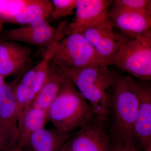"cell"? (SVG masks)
<instances>
[{
	"instance_id": "obj_1",
	"label": "cell",
	"mask_w": 151,
	"mask_h": 151,
	"mask_svg": "<svg viewBox=\"0 0 151 151\" xmlns=\"http://www.w3.org/2000/svg\"><path fill=\"white\" fill-rule=\"evenodd\" d=\"M50 66L73 83L91 105L96 121L105 125L109 120L111 96L116 73L104 65L73 69Z\"/></svg>"
},
{
	"instance_id": "obj_2",
	"label": "cell",
	"mask_w": 151,
	"mask_h": 151,
	"mask_svg": "<svg viewBox=\"0 0 151 151\" xmlns=\"http://www.w3.org/2000/svg\"><path fill=\"white\" fill-rule=\"evenodd\" d=\"M138 106L136 79L129 75L116 73L109 117L111 120L112 140L135 144L134 127Z\"/></svg>"
},
{
	"instance_id": "obj_3",
	"label": "cell",
	"mask_w": 151,
	"mask_h": 151,
	"mask_svg": "<svg viewBox=\"0 0 151 151\" xmlns=\"http://www.w3.org/2000/svg\"><path fill=\"white\" fill-rule=\"evenodd\" d=\"M47 115L48 122L63 133H71L96 120L91 105L68 78L47 110Z\"/></svg>"
},
{
	"instance_id": "obj_4",
	"label": "cell",
	"mask_w": 151,
	"mask_h": 151,
	"mask_svg": "<svg viewBox=\"0 0 151 151\" xmlns=\"http://www.w3.org/2000/svg\"><path fill=\"white\" fill-rule=\"evenodd\" d=\"M67 35L53 43L50 65L70 69L93 65L108 66L81 33Z\"/></svg>"
},
{
	"instance_id": "obj_5",
	"label": "cell",
	"mask_w": 151,
	"mask_h": 151,
	"mask_svg": "<svg viewBox=\"0 0 151 151\" xmlns=\"http://www.w3.org/2000/svg\"><path fill=\"white\" fill-rule=\"evenodd\" d=\"M111 64L139 80L151 79V32L132 38L115 55Z\"/></svg>"
},
{
	"instance_id": "obj_6",
	"label": "cell",
	"mask_w": 151,
	"mask_h": 151,
	"mask_svg": "<svg viewBox=\"0 0 151 151\" xmlns=\"http://www.w3.org/2000/svg\"><path fill=\"white\" fill-rule=\"evenodd\" d=\"M108 11L79 32L108 65L121 47L132 39L116 30L108 17Z\"/></svg>"
},
{
	"instance_id": "obj_7",
	"label": "cell",
	"mask_w": 151,
	"mask_h": 151,
	"mask_svg": "<svg viewBox=\"0 0 151 151\" xmlns=\"http://www.w3.org/2000/svg\"><path fill=\"white\" fill-rule=\"evenodd\" d=\"M67 30L65 24L60 25L56 29L46 19H39L20 27L6 30L3 32L2 37L6 41L48 47L61 39L67 33Z\"/></svg>"
},
{
	"instance_id": "obj_8",
	"label": "cell",
	"mask_w": 151,
	"mask_h": 151,
	"mask_svg": "<svg viewBox=\"0 0 151 151\" xmlns=\"http://www.w3.org/2000/svg\"><path fill=\"white\" fill-rule=\"evenodd\" d=\"M19 119L12 84L0 89V144L5 151L18 145Z\"/></svg>"
},
{
	"instance_id": "obj_9",
	"label": "cell",
	"mask_w": 151,
	"mask_h": 151,
	"mask_svg": "<svg viewBox=\"0 0 151 151\" xmlns=\"http://www.w3.org/2000/svg\"><path fill=\"white\" fill-rule=\"evenodd\" d=\"M108 17L115 28L135 38L151 32V14L129 9L113 4Z\"/></svg>"
},
{
	"instance_id": "obj_10",
	"label": "cell",
	"mask_w": 151,
	"mask_h": 151,
	"mask_svg": "<svg viewBox=\"0 0 151 151\" xmlns=\"http://www.w3.org/2000/svg\"><path fill=\"white\" fill-rule=\"evenodd\" d=\"M105 125L96 120L80 128L68 141L71 151H111L112 138Z\"/></svg>"
},
{
	"instance_id": "obj_11",
	"label": "cell",
	"mask_w": 151,
	"mask_h": 151,
	"mask_svg": "<svg viewBox=\"0 0 151 151\" xmlns=\"http://www.w3.org/2000/svg\"><path fill=\"white\" fill-rule=\"evenodd\" d=\"M32 50L14 42L0 43V75L4 78L25 72L32 63Z\"/></svg>"
},
{
	"instance_id": "obj_12",
	"label": "cell",
	"mask_w": 151,
	"mask_h": 151,
	"mask_svg": "<svg viewBox=\"0 0 151 151\" xmlns=\"http://www.w3.org/2000/svg\"><path fill=\"white\" fill-rule=\"evenodd\" d=\"M147 81L136 80L139 106L134 136L144 149L151 146V87Z\"/></svg>"
},
{
	"instance_id": "obj_13",
	"label": "cell",
	"mask_w": 151,
	"mask_h": 151,
	"mask_svg": "<svg viewBox=\"0 0 151 151\" xmlns=\"http://www.w3.org/2000/svg\"><path fill=\"white\" fill-rule=\"evenodd\" d=\"M111 0H76L74 21L68 25L67 34L79 33L92 24L108 10Z\"/></svg>"
},
{
	"instance_id": "obj_14",
	"label": "cell",
	"mask_w": 151,
	"mask_h": 151,
	"mask_svg": "<svg viewBox=\"0 0 151 151\" xmlns=\"http://www.w3.org/2000/svg\"><path fill=\"white\" fill-rule=\"evenodd\" d=\"M70 133H63L56 129L41 128L33 133L28 145L33 151H59L70 138Z\"/></svg>"
},
{
	"instance_id": "obj_15",
	"label": "cell",
	"mask_w": 151,
	"mask_h": 151,
	"mask_svg": "<svg viewBox=\"0 0 151 151\" xmlns=\"http://www.w3.org/2000/svg\"><path fill=\"white\" fill-rule=\"evenodd\" d=\"M66 79L64 75L50 65L46 81L37 95L32 107L47 111Z\"/></svg>"
},
{
	"instance_id": "obj_16",
	"label": "cell",
	"mask_w": 151,
	"mask_h": 151,
	"mask_svg": "<svg viewBox=\"0 0 151 151\" xmlns=\"http://www.w3.org/2000/svg\"><path fill=\"white\" fill-rule=\"evenodd\" d=\"M48 122L47 111L32 106L25 113L19 126L17 146L23 148L28 145L33 133L44 127Z\"/></svg>"
},
{
	"instance_id": "obj_17",
	"label": "cell",
	"mask_w": 151,
	"mask_h": 151,
	"mask_svg": "<svg viewBox=\"0 0 151 151\" xmlns=\"http://www.w3.org/2000/svg\"><path fill=\"white\" fill-rule=\"evenodd\" d=\"M52 9L53 5L49 0H26L14 22L25 24L37 19H46Z\"/></svg>"
},
{
	"instance_id": "obj_18",
	"label": "cell",
	"mask_w": 151,
	"mask_h": 151,
	"mask_svg": "<svg viewBox=\"0 0 151 151\" xmlns=\"http://www.w3.org/2000/svg\"><path fill=\"white\" fill-rule=\"evenodd\" d=\"M12 85L18 116L19 127L25 113L32 106L36 95L30 87L20 82Z\"/></svg>"
},
{
	"instance_id": "obj_19",
	"label": "cell",
	"mask_w": 151,
	"mask_h": 151,
	"mask_svg": "<svg viewBox=\"0 0 151 151\" xmlns=\"http://www.w3.org/2000/svg\"><path fill=\"white\" fill-rule=\"evenodd\" d=\"M53 49V43L48 47L47 51L41 61L35 66L37 70L36 73L30 87L36 96L47 78Z\"/></svg>"
},
{
	"instance_id": "obj_20",
	"label": "cell",
	"mask_w": 151,
	"mask_h": 151,
	"mask_svg": "<svg viewBox=\"0 0 151 151\" xmlns=\"http://www.w3.org/2000/svg\"><path fill=\"white\" fill-rule=\"evenodd\" d=\"M53 9L49 17L55 21L70 15L76 9V0H52Z\"/></svg>"
},
{
	"instance_id": "obj_21",
	"label": "cell",
	"mask_w": 151,
	"mask_h": 151,
	"mask_svg": "<svg viewBox=\"0 0 151 151\" xmlns=\"http://www.w3.org/2000/svg\"><path fill=\"white\" fill-rule=\"evenodd\" d=\"M112 3L125 8L151 14L150 0H116Z\"/></svg>"
},
{
	"instance_id": "obj_22",
	"label": "cell",
	"mask_w": 151,
	"mask_h": 151,
	"mask_svg": "<svg viewBox=\"0 0 151 151\" xmlns=\"http://www.w3.org/2000/svg\"><path fill=\"white\" fill-rule=\"evenodd\" d=\"M111 151H138L135 144L112 140Z\"/></svg>"
},
{
	"instance_id": "obj_23",
	"label": "cell",
	"mask_w": 151,
	"mask_h": 151,
	"mask_svg": "<svg viewBox=\"0 0 151 151\" xmlns=\"http://www.w3.org/2000/svg\"><path fill=\"white\" fill-rule=\"evenodd\" d=\"M10 0H0V19L1 20L12 22L9 13V6Z\"/></svg>"
},
{
	"instance_id": "obj_24",
	"label": "cell",
	"mask_w": 151,
	"mask_h": 151,
	"mask_svg": "<svg viewBox=\"0 0 151 151\" xmlns=\"http://www.w3.org/2000/svg\"><path fill=\"white\" fill-rule=\"evenodd\" d=\"M36 71V69L35 67L29 70L27 72L24 73L19 82L26 86L30 87L34 78L35 77Z\"/></svg>"
},
{
	"instance_id": "obj_25",
	"label": "cell",
	"mask_w": 151,
	"mask_h": 151,
	"mask_svg": "<svg viewBox=\"0 0 151 151\" xmlns=\"http://www.w3.org/2000/svg\"><path fill=\"white\" fill-rule=\"evenodd\" d=\"M5 151H24L23 150L22 148L20 147L19 146H17L11 148L7 149Z\"/></svg>"
},
{
	"instance_id": "obj_26",
	"label": "cell",
	"mask_w": 151,
	"mask_h": 151,
	"mask_svg": "<svg viewBox=\"0 0 151 151\" xmlns=\"http://www.w3.org/2000/svg\"><path fill=\"white\" fill-rule=\"evenodd\" d=\"M68 142L65 143L59 151H71Z\"/></svg>"
},
{
	"instance_id": "obj_27",
	"label": "cell",
	"mask_w": 151,
	"mask_h": 151,
	"mask_svg": "<svg viewBox=\"0 0 151 151\" xmlns=\"http://www.w3.org/2000/svg\"><path fill=\"white\" fill-rule=\"evenodd\" d=\"M5 83V82L4 80V77H2L0 75V89L2 87L3 85Z\"/></svg>"
},
{
	"instance_id": "obj_28",
	"label": "cell",
	"mask_w": 151,
	"mask_h": 151,
	"mask_svg": "<svg viewBox=\"0 0 151 151\" xmlns=\"http://www.w3.org/2000/svg\"><path fill=\"white\" fill-rule=\"evenodd\" d=\"M2 27V22L1 20L0 19V35L1 32Z\"/></svg>"
},
{
	"instance_id": "obj_29",
	"label": "cell",
	"mask_w": 151,
	"mask_h": 151,
	"mask_svg": "<svg viewBox=\"0 0 151 151\" xmlns=\"http://www.w3.org/2000/svg\"><path fill=\"white\" fill-rule=\"evenodd\" d=\"M145 151H151V146L145 149Z\"/></svg>"
},
{
	"instance_id": "obj_30",
	"label": "cell",
	"mask_w": 151,
	"mask_h": 151,
	"mask_svg": "<svg viewBox=\"0 0 151 151\" xmlns=\"http://www.w3.org/2000/svg\"><path fill=\"white\" fill-rule=\"evenodd\" d=\"M0 151H5L4 149L1 144H0Z\"/></svg>"
},
{
	"instance_id": "obj_31",
	"label": "cell",
	"mask_w": 151,
	"mask_h": 151,
	"mask_svg": "<svg viewBox=\"0 0 151 151\" xmlns=\"http://www.w3.org/2000/svg\"></svg>"
}]
</instances>
